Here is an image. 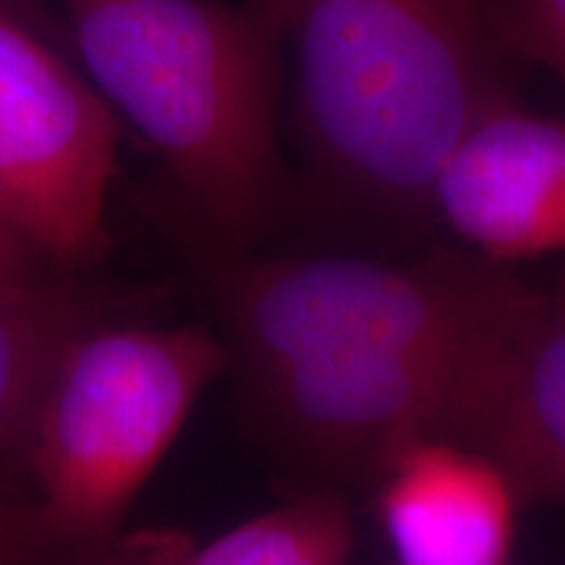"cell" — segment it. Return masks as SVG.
<instances>
[{
	"mask_svg": "<svg viewBox=\"0 0 565 565\" xmlns=\"http://www.w3.org/2000/svg\"><path fill=\"white\" fill-rule=\"evenodd\" d=\"M296 58L294 121L324 200L416 223L445 160L513 100L511 0H273Z\"/></svg>",
	"mask_w": 565,
	"mask_h": 565,
	"instance_id": "6da1fadb",
	"label": "cell"
},
{
	"mask_svg": "<svg viewBox=\"0 0 565 565\" xmlns=\"http://www.w3.org/2000/svg\"><path fill=\"white\" fill-rule=\"evenodd\" d=\"M92 87L150 141L217 257L252 249L286 204L273 0H55Z\"/></svg>",
	"mask_w": 565,
	"mask_h": 565,
	"instance_id": "7a4b0ae2",
	"label": "cell"
},
{
	"mask_svg": "<svg viewBox=\"0 0 565 565\" xmlns=\"http://www.w3.org/2000/svg\"><path fill=\"white\" fill-rule=\"evenodd\" d=\"M228 364L223 338L200 324L105 322L74 338L26 445V482L45 519L84 545L124 540L141 487Z\"/></svg>",
	"mask_w": 565,
	"mask_h": 565,
	"instance_id": "3957f363",
	"label": "cell"
},
{
	"mask_svg": "<svg viewBox=\"0 0 565 565\" xmlns=\"http://www.w3.org/2000/svg\"><path fill=\"white\" fill-rule=\"evenodd\" d=\"M532 288L484 257H221L215 303L242 380L345 353L443 349L492 333Z\"/></svg>",
	"mask_w": 565,
	"mask_h": 565,
	"instance_id": "277c9868",
	"label": "cell"
},
{
	"mask_svg": "<svg viewBox=\"0 0 565 565\" xmlns=\"http://www.w3.org/2000/svg\"><path fill=\"white\" fill-rule=\"evenodd\" d=\"M508 317L461 345L309 359L242 383L254 416L294 461L380 482L416 445L463 440L479 372Z\"/></svg>",
	"mask_w": 565,
	"mask_h": 565,
	"instance_id": "5b68a950",
	"label": "cell"
},
{
	"mask_svg": "<svg viewBox=\"0 0 565 565\" xmlns=\"http://www.w3.org/2000/svg\"><path fill=\"white\" fill-rule=\"evenodd\" d=\"M121 129L68 53L0 13V215L63 273L110 252Z\"/></svg>",
	"mask_w": 565,
	"mask_h": 565,
	"instance_id": "8992f818",
	"label": "cell"
},
{
	"mask_svg": "<svg viewBox=\"0 0 565 565\" xmlns=\"http://www.w3.org/2000/svg\"><path fill=\"white\" fill-rule=\"evenodd\" d=\"M433 215L494 265L565 254V118L515 97L484 113L445 160Z\"/></svg>",
	"mask_w": 565,
	"mask_h": 565,
	"instance_id": "52a82bcc",
	"label": "cell"
},
{
	"mask_svg": "<svg viewBox=\"0 0 565 565\" xmlns=\"http://www.w3.org/2000/svg\"><path fill=\"white\" fill-rule=\"evenodd\" d=\"M461 445L519 498L565 500V296L529 291L487 353Z\"/></svg>",
	"mask_w": 565,
	"mask_h": 565,
	"instance_id": "ba28073f",
	"label": "cell"
},
{
	"mask_svg": "<svg viewBox=\"0 0 565 565\" xmlns=\"http://www.w3.org/2000/svg\"><path fill=\"white\" fill-rule=\"evenodd\" d=\"M519 492L469 445H416L380 479V515L398 565H505Z\"/></svg>",
	"mask_w": 565,
	"mask_h": 565,
	"instance_id": "9c48e42d",
	"label": "cell"
},
{
	"mask_svg": "<svg viewBox=\"0 0 565 565\" xmlns=\"http://www.w3.org/2000/svg\"><path fill=\"white\" fill-rule=\"evenodd\" d=\"M110 296L82 278L0 288V484L9 490L30 494L26 445L61 353L74 338L110 322Z\"/></svg>",
	"mask_w": 565,
	"mask_h": 565,
	"instance_id": "30bf717a",
	"label": "cell"
},
{
	"mask_svg": "<svg viewBox=\"0 0 565 565\" xmlns=\"http://www.w3.org/2000/svg\"><path fill=\"white\" fill-rule=\"evenodd\" d=\"M353 519L343 494L307 492L231 529L175 565H349Z\"/></svg>",
	"mask_w": 565,
	"mask_h": 565,
	"instance_id": "8fae6325",
	"label": "cell"
},
{
	"mask_svg": "<svg viewBox=\"0 0 565 565\" xmlns=\"http://www.w3.org/2000/svg\"><path fill=\"white\" fill-rule=\"evenodd\" d=\"M181 555L168 542L118 540L84 545L63 536L38 500L0 484V565H175Z\"/></svg>",
	"mask_w": 565,
	"mask_h": 565,
	"instance_id": "7c38bea8",
	"label": "cell"
},
{
	"mask_svg": "<svg viewBox=\"0 0 565 565\" xmlns=\"http://www.w3.org/2000/svg\"><path fill=\"white\" fill-rule=\"evenodd\" d=\"M511 34L521 58L547 66L565 87V0H511Z\"/></svg>",
	"mask_w": 565,
	"mask_h": 565,
	"instance_id": "4fadbf2b",
	"label": "cell"
},
{
	"mask_svg": "<svg viewBox=\"0 0 565 565\" xmlns=\"http://www.w3.org/2000/svg\"><path fill=\"white\" fill-rule=\"evenodd\" d=\"M66 278L82 275L63 273L40 246L0 215V288H38Z\"/></svg>",
	"mask_w": 565,
	"mask_h": 565,
	"instance_id": "5bb4252c",
	"label": "cell"
},
{
	"mask_svg": "<svg viewBox=\"0 0 565 565\" xmlns=\"http://www.w3.org/2000/svg\"><path fill=\"white\" fill-rule=\"evenodd\" d=\"M0 13L24 24L26 30L38 32L42 40L61 47L63 53L74 55L66 21H63L61 11H55L53 0H0Z\"/></svg>",
	"mask_w": 565,
	"mask_h": 565,
	"instance_id": "9a60e30c",
	"label": "cell"
}]
</instances>
